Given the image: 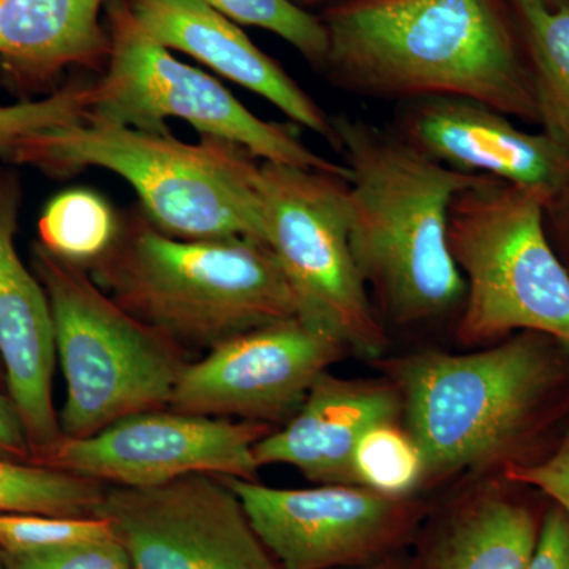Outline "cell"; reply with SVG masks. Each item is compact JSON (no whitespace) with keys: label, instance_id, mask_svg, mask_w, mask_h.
<instances>
[{"label":"cell","instance_id":"cell-1","mask_svg":"<svg viewBox=\"0 0 569 569\" xmlns=\"http://www.w3.org/2000/svg\"><path fill=\"white\" fill-rule=\"evenodd\" d=\"M323 73L385 102L466 97L539 123L527 51L500 0H342L321 14Z\"/></svg>","mask_w":569,"mask_h":569},{"label":"cell","instance_id":"cell-2","mask_svg":"<svg viewBox=\"0 0 569 569\" xmlns=\"http://www.w3.org/2000/svg\"><path fill=\"white\" fill-rule=\"evenodd\" d=\"M348 171L350 242L359 272L397 325L445 317L466 282L448 247L452 200L481 176L427 156L395 129L332 116Z\"/></svg>","mask_w":569,"mask_h":569},{"label":"cell","instance_id":"cell-3","mask_svg":"<svg viewBox=\"0 0 569 569\" xmlns=\"http://www.w3.org/2000/svg\"><path fill=\"white\" fill-rule=\"evenodd\" d=\"M92 279L186 353L299 317V302L266 242L249 238L179 239L141 209L121 216Z\"/></svg>","mask_w":569,"mask_h":569},{"label":"cell","instance_id":"cell-4","mask_svg":"<svg viewBox=\"0 0 569 569\" xmlns=\"http://www.w3.org/2000/svg\"><path fill=\"white\" fill-rule=\"evenodd\" d=\"M234 142L100 122L56 127L22 148L18 164L67 178L102 168L129 182L141 211L179 239L249 238L266 242L260 167Z\"/></svg>","mask_w":569,"mask_h":569},{"label":"cell","instance_id":"cell-5","mask_svg":"<svg viewBox=\"0 0 569 569\" xmlns=\"http://www.w3.org/2000/svg\"><path fill=\"white\" fill-rule=\"evenodd\" d=\"M552 340L523 331L475 353L427 351L389 365L425 485L509 466L563 377Z\"/></svg>","mask_w":569,"mask_h":569},{"label":"cell","instance_id":"cell-6","mask_svg":"<svg viewBox=\"0 0 569 569\" xmlns=\"http://www.w3.org/2000/svg\"><path fill=\"white\" fill-rule=\"evenodd\" d=\"M549 198L481 176L448 213V247L466 282L458 339L539 332L569 348V272L546 234Z\"/></svg>","mask_w":569,"mask_h":569},{"label":"cell","instance_id":"cell-7","mask_svg":"<svg viewBox=\"0 0 569 569\" xmlns=\"http://www.w3.org/2000/svg\"><path fill=\"white\" fill-rule=\"evenodd\" d=\"M32 271L50 299L56 353L67 381L63 438L80 440L142 411L170 407L186 351L122 309L88 269L37 242Z\"/></svg>","mask_w":569,"mask_h":569},{"label":"cell","instance_id":"cell-8","mask_svg":"<svg viewBox=\"0 0 569 569\" xmlns=\"http://www.w3.org/2000/svg\"><path fill=\"white\" fill-rule=\"evenodd\" d=\"M104 17L110 58L103 77L93 82L86 122L168 133L167 122L181 119L201 137L234 142L261 162L348 178L346 164L313 152L293 127L258 118L217 78L176 59L142 31L126 0H108Z\"/></svg>","mask_w":569,"mask_h":569},{"label":"cell","instance_id":"cell-9","mask_svg":"<svg viewBox=\"0 0 569 569\" xmlns=\"http://www.w3.org/2000/svg\"><path fill=\"white\" fill-rule=\"evenodd\" d=\"M266 244L299 302V317L323 329L350 353L380 358L388 337L350 242L347 178L261 162Z\"/></svg>","mask_w":569,"mask_h":569},{"label":"cell","instance_id":"cell-10","mask_svg":"<svg viewBox=\"0 0 569 569\" xmlns=\"http://www.w3.org/2000/svg\"><path fill=\"white\" fill-rule=\"evenodd\" d=\"M274 427L263 422L152 410L80 440L62 438L36 466L104 486L149 489L189 475L258 481L253 447Z\"/></svg>","mask_w":569,"mask_h":569},{"label":"cell","instance_id":"cell-11","mask_svg":"<svg viewBox=\"0 0 569 569\" xmlns=\"http://www.w3.org/2000/svg\"><path fill=\"white\" fill-rule=\"evenodd\" d=\"M254 533L282 569H336L399 552L418 529L421 505L350 485L277 489L223 478Z\"/></svg>","mask_w":569,"mask_h":569},{"label":"cell","instance_id":"cell-12","mask_svg":"<svg viewBox=\"0 0 569 569\" xmlns=\"http://www.w3.org/2000/svg\"><path fill=\"white\" fill-rule=\"evenodd\" d=\"M97 516L110 520L132 569H282L220 477L108 486Z\"/></svg>","mask_w":569,"mask_h":569},{"label":"cell","instance_id":"cell-13","mask_svg":"<svg viewBox=\"0 0 569 569\" xmlns=\"http://www.w3.org/2000/svg\"><path fill=\"white\" fill-rule=\"evenodd\" d=\"M347 353L340 340L301 317L277 321L189 362L168 408L277 429L298 413L317 378Z\"/></svg>","mask_w":569,"mask_h":569},{"label":"cell","instance_id":"cell-14","mask_svg":"<svg viewBox=\"0 0 569 569\" xmlns=\"http://www.w3.org/2000/svg\"><path fill=\"white\" fill-rule=\"evenodd\" d=\"M395 130L451 170L537 190L549 201L569 183V149L477 100L436 96L397 103Z\"/></svg>","mask_w":569,"mask_h":569},{"label":"cell","instance_id":"cell-15","mask_svg":"<svg viewBox=\"0 0 569 569\" xmlns=\"http://www.w3.org/2000/svg\"><path fill=\"white\" fill-rule=\"evenodd\" d=\"M17 200L0 190V361L24 427L32 463L62 440L52 402L56 335L50 299L14 246Z\"/></svg>","mask_w":569,"mask_h":569},{"label":"cell","instance_id":"cell-16","mask_svg":"<svg viewBox=\"0 0 569 569\" xmlns=\"http://www.w3.org/2000/svg\"><path fill=\"white\" fill-rule=\"evenodd\" d=\"M133 20L168 50L183 52L247 91L263 97L296 126L337 151L332 116L261 51L239 24L200 0H126Z\"/></svg>","mask_w":569,"mask_h":569},{"label":"cell","instance_id":"cell-17","mask_svg":"<svg viewBox=\"0 0 569 569\" xmlns=\"http://www.w3.org/2000/svg\"><path fill=\"white\" fill-rule=\"evenodd\" d=\"M402 400L392 381L353 380L325 372L287 425L253 447L258 467H295L318 485H355L356 445L378 422L397 421Z\"/></svg>","mask_w":569,"mask_h":569},{"label":"cell","instance_id":"cell-18","mask_svg":"<svg viewBox=\"0 0 569 569\" xmlns=\"http://www.w3.org/2000/svg\"><path fill=\"white\" fill-rule=\"evenodd\" d=\"M108 0H0V71L18 91L52 86L71 67L103 70Z\"/></svg>","mask_w":569,"mask_h":569},{"label":"cell","instance_id":"cell-19","mask_svg":"<svg viewBox=\"0 0 569 569\" xmlns=\"http://www.w3.org/2000/svg\"><path fill=\"white\" fill-rule=\"evenodd\" d=\"M538 531L526 505L482 490L438 523L419 569H527Z\"/></svg>","mask_w":569,"mask_h":569},{"label":"cell","instance_id":"cell-20","mask_svg":"<svg viewBox=\"0 0 569 569\" xmlns=\"http://www.w3.org/2000/svg\"><path fill=\"white\" fill-rule=\"evenodd\" d=\"M522 26L529 56L539 123L569 149V6L541 0H511Z\"/></svg>","mask_w":569,"mask_h":569},{"label":"cell","instance_id":"cell-21","mask_svg":"<svg viewBox=\"0 0 569 569\" xmlns=\"http://www.w3.org/2000/svg\"><path fill=\"white\" fill-rule=\"evenodd\" d=\"M107 488L56 468L0 458V515L96 518Z\"/></svg>","mask_w":569,"mask_h":569},{"label":"cell","instance_id":"cell-22","mask_svg":"<svg viewBox=\"0 0 569 569\" xmlns=\"http://www.w3.org/2000/svg\"><path fill=\"white\" fill-rule=\"evenodd\" d=\"M121 216L93 190L56 194L41 212L39 244L69 263L89 269L108 252L119 233Z\"/></svg>","mask_w":569,"mask_h":569},{"label":"cell","instance_id":"cell-23","mask_svg":"<svg viewBox=\"0 0 569 569\" xmlns=\"http://www.w3.org/2000/svg\"><path fill=\"white\" fill-rule=\"evenodd\" d=\"M355 485L389 498H410L426 481L417 441L397 421L378 422L356 445Z\"/></svg>","mask_w":569,"mask_h":569},{"label":"cell","instance_id":"cell-24","mask_svg":"<svg viewBox=\"0 0 569 569\" xmlns=\"http://www.w3.org/2000/svg\"><path fill=\"white\" fill-rule=\"evenodd\" d=\"M93 82L69 81L50 97L37 102L0 104V160L17 163L18 157L32 138L88 119Z\"/></svg>","mask_w":569,"mask_h":569},{"label":"cell","instance_id":"cell-25","mask_svg":"<svg viewBox=\"0 0 569 569\" xmlns=\"http://www.w3.org/2000/svg\"><path fill=\"white\" fill-rule=\"evenodd\" d=\"M239 26H253L276 33L295 48L310 66L323 70L328 33L323 21L291 0H200Z\"/></svg>","mask_w":569,"mask_h":569},{"label":"cell","instance_id":"cell-26","mask_svg":"<svg viewBox=\"0 0 569 569\" xmlns=\"http://www.w3.org/2000/svg\"><path fill=\"white\" fill-rule=\"evenodd\" d=\"M108 519L0 515V552L33 553L114 538Z\"/></svg>","mask_w":569,"mask_h":569},{"label":"cell","instance_id":"cell-27","mask_svg":"<svg viewBox=\"0 0 569 569\" xmlns=\"http://www.w3.org/2000/svg\"><path fill=\"white\" fill-rule=\"evenodd\" d=\"M7 569H132L118 537L33 553L0 552Z\"/></svg>","mask_w":569,"mask_h":569},{"label":"cell","instance_id":"cell-28","mask_svg":"<svg viewBox=\"0 0 569 569\" xmlns=\"http://www.w3.org/2000/svg\"><path fill=\"white\" fill-rule=\"evenodd\" d=\"M505 478L541 490L569 516V432L550 458L533 463H509L505 467Z\"/></svg>","mask_w":569,"mask_h":569},{"label":"cell","instance_id":"cell-29","mask_svg":"<svg viewBox=\"0 0 569 569\" xmlns=\"http://www.w3.org/2000/svg\"><path fill=\"white\" fill-rule=\"evenodd\" d=\"M527 569H569V516L557 505L539 523Z\"/></svg>","mask_w":569,"mask_h":569},{"label":"cell","instance_id":"cell-30","mask_svg":"<svg viewBox=\"0 0 569 569\" xmlns=\"http://www.w3.org/2000/svg\"><path fill=\"white\" fill-rule=\"evenodd\" d=\"M0 458L32 463L24 427L14 408L13 400L0 389Z\"/></svg>","mask_w":569,"mask_h":569},{"label":"cell","instance_id":"cell-31","mask_svg":"<svg viewBox=\"0 0 569 569\" xmlns=\"http://www.w3.org/2000/svg\"><path fill=\"white\" fill-rule=\"evenodd\" d=\"M546 216L550 217L559 233L569 238V183L546 206Z\"/></svg>","mask_w":569,"mask_h":569},{"label":"cell","instance_id":"cell-32","mask_svg":"<svg viewBox=\"0 0 569 569\" xmlns=\"http://www.w3.org/2000/svg\"><path fill=\"white\" fill-rule=\"evenodd\" d=\"M336 569H406L397 553L385 557V559L370 561V563L355 565V567L336 568Z\"/></svg>","mask_w":569,"mask_h":569},{"label":"cell","instance_id":"cell-33","mask_svg":"<svg viewBox=\"0 0 569 569\" xmlns=\"http://www.w3.org/2000/svg\"><path fill=\"white\" fill-rule=\"evenodd\" d=\"M291 2L296 3V6L301 7V9H309V7L321 6V3H337L342 2V0H291Z\"/></svg>","mask_w":569,"mask_h":569},{"label":"cell","instance_id":"cell-34","mask_svg":"<svg viewBox=\"0 0 569 569\" xmlns=\"http://www.w3.org/2000/svg\"><path fill=\"white\" fill-rule=\"evenodd\" d=\"M541 2L549 7L569 6V0H541Z\"/></svg>","mask_w":569,"mask_h":569},{"label":"cell","instance_id":"cell-35","mask_svg":"<svg viewBox=\"0 0 569 569\" xmlns=\"http://www.w3.org/2000/svg\"><path fill=\"white\" fill-rule=\"evenodd\" d=\"M0 389L7 392L6 372H3L2 361H0Z\"/></svg>","mask_w":569,"mask_h":569},{"label":"cell","instance_id":"cell-36","mask_svg":"<svg viewBox=\"0 0 569 569\" xmlns=\"http://www.w3.org/2000/svg\"><path fill=\"white\" fill-rule=\"evenodd\" d=\"M0 569H7L6 565H3L2 557H0Z\"/></svg>","mask_w":569,"mask_h":569}]
</instances>
